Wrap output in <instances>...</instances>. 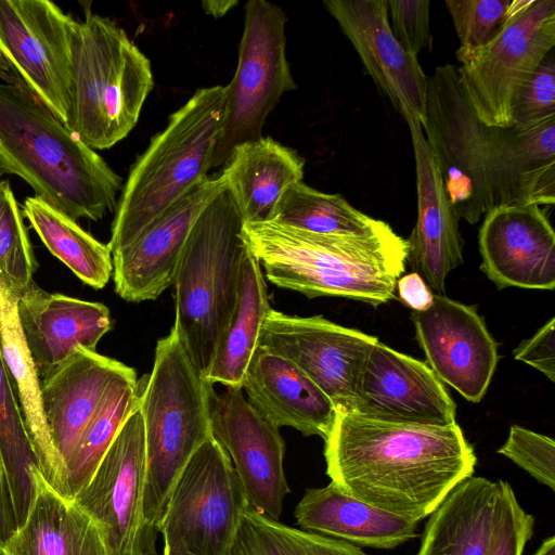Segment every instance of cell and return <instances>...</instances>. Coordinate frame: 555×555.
<instances>
[{
  "label": "cell",
  "mask_w": 555,
  "mask_h": 555,
  "mask_svg": "<svg viewBox=\"0 0 555 555\" xmlns=\"http://www.w3.org/2000/svg\"><path fill=\"white\" fill-rule=\"evenodd\" d=\"M426 141L459 219L477 223L493 208L555 202V117L488 126L466 100L456 66L427 76Z\"/></svg>",
  "instance_id": "obj_1"
},
{
  "label": "cell",
  "mask_w": 555,
  "mask_h": 555,
  "mask_svg": "<svg viewBox=\"0 0 555 555\" xmlns=\"http://www.w3.org/2000/svg\"><path fill=\"white\" fill-rule=\"evenodd\" d=\"M326 475L362 502L420 522L463 480L477 457L461 427L337 413L324 439Z\"/></svg>",
  "instance_id": "obj_2"
},
{
  "label": "cell",
  "mask_w": 555,
  "mask_h": 555,
  "mask_svg": "<svg viewBox=\"0 0 555 555\" xmlns=\"http://www.w3.org/2000/svg\"><path fill=\"white\" fill-rule=\"evenodd\" d=\"M241 235L272 284L308 298L387 302L408 257V241L389 224L369 235H337L274 221L244 222Z\"/></svg>",
  "instance_id": "obj_3"
},
{
  "label": "cell",
  "mask_w": 555,
  "mask_h": 555,
  "mask_svg": "<svg viewBox=\"0 0 555 555\" xmlns=\"http://www.w3.org/2000/svg\"><path fill=\"white\" fill-rule=\"evenodd\" d=\"M0 168L74 220L116 208L122 179L33 94L0 79Z\"/></svg>",
  "instance_id": "obj_4"
},
{
  "label": "cell",
  "mask_w": 555,
  "mask_h": 555,
  "mask_svg": "<svg viewBox=\"0 0 555 555\" xmlns=\"http://www.w3.org/2000/svg\"><path fill=\"white\" fill-rule=\"evenodd\" d=\"M139 385L146 448L143 516L158 531L179 475L212 435L215 390L173 327L157 341L152 372Z\"/></svg>",
  "instance_id": "obj_5"
},
{
  "label": "cell",
  "mask_w": 555,
  "mask_h": 555,
  "mask_svg": "<svg viewBox=\"0 0 555 555\" xmlns=\"http://www.w3.org/2000/svg\"><path fill=\"white\" fill-rule=\"evenodd\" d=\"M225 86L198 89L169 117L132 165L121 189L107 244L114 253L207 177L222 129Z\"/></svg>",
  "instance_id": "obj_6"
},
{
  "label": "cell",
  "mask_w": 555,
  "mask_h": 555,
  "mask_svg": "<svg viewBox=\"0 0 555 555\" xmlns=\"http://www.w3.org/2000/svg\"><path fill=\"white\" fill-rule=\"evenodd\" d=\"M152 89L150 60L114 21L85 9L72 36L66 127L94 151L109 149L134 128Z\"/></svg>",
  "instance_id": "obj_7"
},
{
  "label": "cell",
  "mask_w": 555,
  "mask_h": 555,
  "mask_svg": "<svg viewBox=\"0 0 555 555\" xmlns=\"http://www.w3.org/2000/svg\"><path fill=\"white\" fill-rule=\"evenodd\" d=\"M243 223L225 186L195 220L172 284V327L206 377L236 301L240 267L246 250L241 235Z\"/></svg>",
  "instance_id": "obj_8"
},
{
  "label": "cell",
  "mask_w": 555,
  "mask_h": 555,
  "mask_svg": "<svg viewBox=\"0 0 555 555\" xmlns=\"http://www.w3.org/2000/svg\"><path fill=\"white\" fill-rule=\"evenodd\" d=\"M555 46V1L512 0L499 33L480 50L460 60L457 79L477 118L511 127L519 86Z\"/></svg>",
  "instance_id": "obj_9"
},
{
  "label": "cell",
  "mask_w": 555,
  "mask_h": 555,
  "mask_svg": "<svg viewBox=\"0 0 555 555\" xmlns=\"http://www.w3.org/2000/svg\"><path fill=\"white\" fill-rule=\"evenodd\" d=\"M287 16L276 4L250 0L245 4L244 30L235 74L225 86L222 129L214 167L223 165L232 149L262 137L266 118L296 83L286 57Z\"/></svg>",
  "instance_id": "obj_10"
},
{
  "label": "cell",
  "mask_w": 555,
  "mask_h": 555,
  "mask_svg": "<svg viewBox=\"0 0 555 555\" xmlns=\"http://www.w3.org/2000/svg\"><path fill=\"white\" fill-rule=\"evenodd\" d=\"M249 506L233 464L211 435L179 475L158 532L192 555H225Z\"/></svg>",
  "instance_id": "obj_11"
},
{
  "label": "cell",
  "mask_w": 555,
  "mask_h": 555,
  "mask_svg": "<svg viewBox=\"0 0 555 555\" xmlns=\"http://www.w3.org/2000/svg\"><path fill=\"white\" fill-rule=\"evenodd\" d=\"M146 448L139 406L73 500L101 527L112 555H157L158 531L143 516Z\"/></svg>",
  "instance_id": "obj_12"
},
{
  "label": "cell",
  "mask_w": 555,
  "mask_h": 555,
  "mask_svg": "<svg viewBox=\"0 0 555 555\" xmlns=\"http://www.w3.org/2000/svg\"><path fill=\"white\" fill-rule=\"evenodd\" d=\"M77 20L48 0H0V52L65 126L72 103V36Z\"/></svg>",
  "instance_id": "obj_13"
},
{
  "label": "cell",
  "mask_w": 555,
  "mask_h": 555,
  "mask_svg": "<svg viewBox=\"0 0 555 555\" xmlns=\"http://www.w3.org/2000/svg\"><path fill=\"white\" fill-rule=\"evenodd\" d=\"M377 340L322 315H289L271 308L259 346L295 364L326 395L337 413H352L362 364Z\"/></svg>",
  "instance_id": "obj_14"
},
{
  "label": "cell",
  "mask_w": 555,
  "mask_h": 555,
  "mask_svg": "<svg viewBox=\"0 0 555 555\" xmlns=\"http://www.w3.org/2000/svg\"><path fill=\"white\" fill-rule=\"evenodd\" d=\"M210 427L233 464L249 506L279 520L289 492L284 474L285 442L280 428L253 408L242 388L214 392Z\"/></svg>",
  "instance_id": "obj_15"
},
{
  "label": "cell",
  "mask_w": 555,
  "mask_h": 555,
  "mask_svg": "<svg viewBox=\"0 0 555 555\" xmlns=\"http://www.w3.org/2000/svg\"><path fill=\"white\" fill-rule=\"evenodd\" d=\"M224 189L221 175L205 177L152 220L131 243L112 253L115 291L124 300H154L173 284L195 220Z\"/></svg>",
  "instance_id": "obj_16"
},
{
  "label": "cell",
  "mask_w": 555,
  "mask_h": 555,
  "mask_svg": "<svg viewBox=\"0 0 555 555\" xmlns=\"http://www.w3.org/2000/svg\"><path fill=\"white\" fill-rule=\"evenodd\" d=\"M411 315L428 366L466 400L479 402L490 385L499 353L476 307L435 294L428 309Z\"/></svg>",
  "instance_id": "obj_17"
},
{
  "label": "cell",
  "mask_w": 555,
  "mask_h": 555,
  "mask_svg": "<svg viewBox=\"0 0 555 555\" xmlns=\"http://www.w3.org/2000/svg\"><path fill=\"white\" fill-rule=\"evenodd\" d=\"M456 405L427 363L377 340L362 364L352 413L396 423L447 426Z\"/></svg>",
  "instance_id": "obj_18"
},
{
  "label": "cell",
  "mask_w": 555,
  "mask_h": 555,
  "mask_svg": "<svg viewBox=\"0 0 555 555\" xmlns=\"http://www.w3.org/2000/svg\"><path fill=\"white\" fill-rule=\"evenodd\" d=\"M326 11L359 54L365 70L408 120H426L427 76L390 29L386 0H326Z\"/></svg>",
  "instance_id": "obj_19"
},
{
  "label": "cell",
  "mask_w": 555,
  "mask_h": 555,
  "mask_svg": "<svg viewBox=\"0 0 555 555\" xmlns=\"http://www.w3.org/2000/svg\"><path fill=\"white\" fill-rule=\"evenodd\" d=\"M481 270L498 286L555 288V232L538 205L491 209L479 230Z\"/></svg>",
  "instance_id": "obj_20"
},
{
  "label": "cell",
  "mask_w": 555,
  "mask_h": 555,
  "mask_svg": "<svg viewBox=\"0 0 555 555\" xmlns=\"http://www.w3.org/2000/svg\"><path fill=\"white\" fill-rule=\"evenodd\" d=\"M17 317L40 383L79 348L96 351L113 325L105 305L48 293L35 282L18 295Z\"/></svg>",
  "instance_id": "obj_21"
},
{
  "label": "cell",
  "mask_w": 555,
  "mask_h": 555,
  "mask_svg": "<svg viewBox=\"0 0 555 555\" xmlns=\"http://www.w3.org/2000/svg\"><path fill=\"white\" fill-rule=\"evenodd\" d=\"M406 122L414 150L417 189V219L406 240V261L425 283L444 295L447 275L463 262L464 241L422 125L417 120Z\"/></svg>",
  "instance_id": "obj_22"
},
{
  "label": "cell",
  "mask_w": 555,
  "mask_h": 555,
  "mask_svg": "<svg viewBox=\"0 0 555 555\" xmlns=\"http://www.w3.org/2000/svg\"><path fill=\"white\" fill-rule=\"evenodd\" d=\"M242 390L253 408L275 427L327 437L336 410L326 395L287 359L258 346Z\"/></svg>",
  "instance_id": "obj_23"
},
{
  "label": "cell",
  "mask_w": 555,
  "mask_h": 555,
  "mask_svg": "<svg viewBox=\"0 0 555 555\" xmlns=\"http://www.w3.org/2000/svg\"><path fill=\"white\" fill-rule=\"evenodd\" d=\"M126 367L115 359L79 348L60 370L40 383L49 436L64 468L108 384Z\"/></svg>",
  "instance_id": "obj_24"
},
{
  "label": "cell",
  "mask_w": 555,
  "mask_h": 555,
  "mask_svg": "<svg viewBox=\"0 0 555 555\" xmlns=\"http://www.w3.org/2000/svg\"><path fill=\"white\" fill-rule=\"evenodd\" d=\"M294 516L302 530L357 546L390 550L418 537V522L352 498L333 482L307 489Z\"/></svg>",
  "instance_id": "obj_25"
},
{
  "label": "cell",
  "mask_w": 555,
  "mask_h": 555,
  "mask_svg": "<svg viewBox=\"0 0 555 555\" xmlns=\"http://www.w3.org/2000/svg\"><path fill=\"white\" fill-rule=\"evenodd\" d=\"M35 496L3 555H112L99 524L35 472Z\"/></svg>",
  "instance_id": "obj_26"
},
{
  "label": "cell",
  "mask_w": 555,
  "mask_h": 555,
  "mask_svg": "<svg viewBox=\"0 0 555 555\" xmlns=\"http://www.w3.org/2000/svg\"><path fill=\"white\" fill-rule=\"evenodd\" d=\"M305 160L271 138L234 146L221 176L244 222L269 220L283 192L304 177Z\"/></svg>",
  "instance_id": "obj_27"
},
{
  "label": "cell",
  "mask_w": 555,
  "mask_h": 555,
  "mask_svg": "<svg viewBox=\"0 0 555 555\" xmlns=\"http://www.w3.org/2000/svg\"><path fill=\"white\" fill-rule=\"evenodd\" d=\"M18 294L0 274V350L18 399L28 436L47 482L70 499L65 468L49 436L40 392V379L27 349L17 317Z\"/></svg>",
  "instance_id": "obj_28"
},
{
  "label": "cell",
  "mask_w": 555,
  "mask_h": 555,
  "mask_svg": "<svg viewBox=\"0 0 555 555\" xmlns=\"http://www.w3.org/2000/svg\"><path fill=\"white\" fill-rule=\"evenodd\" d=\"M496 482L470 476L429 515L416 555H488Z\"/></svg>",
  "instance_id": "obj_29"
},
{
  "label": "cell",
  "mask_w": 555,
  "mask_h": 555,
  "mask_svg": "<svg viewBox=\"0 0 555 555\" xmlns=\"http://www.w3.org/2000/svg\"><path fill=\"white\" fill-rule=\"evenodd\" d=\"M271 309L258 260L247 249L240 267L236 301L207 374L214 385L242 388L248 364L259 346L263 320Z\"/></svg>",
  "instance_id": "obj_30"
},
{
  "label": "cell",
  "mask_w": 555,
  "mask_h": 555,
  "mask_svg": "<svg viewBox=\"0 0 555 555\" xmlns=\"http://www.w3.org/2000/svg\"><path fill=\"white\" fill-rule=\"evenodd\" d=\"M23 216L49 251L85 284L103 288L113 275L112 251L76 220L38 196L24 201Z\"/></svg>",
  "instance_id": "obj_31"
},
{
  "label": "cell",
  "mask_w": 555,
  "mask_h": 555,
  "mask_svg": "<svg viewBox=\"0 0 555 555\" xmlns=\"http://www.w3.org/2000/svg\"><path fill=\"white\" fill-rule=\"evenodd\" d=\"M140 385L127 366L108 384L93 417L65 464L69 498L91 479L124 423L139 406Z\"/></svg>",
  "instance_id": "obj_32"
},
{
  "label": "cell",
  "mask_w": 555,
  "mask_h": 555,
  "mask_svg": "<svg viewBox=\"0 0 555 555\" xmlns=\"http://www.w3.org/2000/svg\"><path fill=\"white\" fill-rule=\"evenodd\" d=\"M267 221L337 235H369L388 224L358 210L341 195L323 193L302 181L283 192Z\"/></svg>",
  "instance_id": "obj_33"
},
{
  "label": "cell",
  "mask_w": 555,
  "mask_h": 555,
  "mask_svg": "<svg viewBox=\"0 0 555 555\" xmlns=\"http://www.w3.org/2000/svg\"><path fill=\"white\" fill-rule=\"evenodd\" d=\"M0 456L18 527L35 496L34 474L39 461L27 433L17 396L0 350ZM41 472V470H40Z\"/></svg>",
  "instance_id": "obj_34"
},
{
  "label": "cell",
  "mask_w": 555,
  "mask_h": 555,
  "mask_svg": "<svg viewBox=\"0 0 555 555\" xmlns=\"http://www.w3.org/2000/svg\"><path fill=\"white\" fill-rule=\"evenodd\" d=\"M225 555H367L359 546L271 519L248 506Z\"/></svg>",
  "instance_id": "obj_35"
},
{
  "label": "cell",
  "mask_w": 555,
  "mask_h": 555,
  "mask_svg": "<svg viewBox=\"0 0 555 555\" xmlns=\"http://www.w3.org/2000/svg\"><path fill=\"white\" fill-rule=\"evenodd\" d=\"M8 180L0 181V274L20 295L33 282L36 257Z\"/></svg>",
  "instance_id": "obj_36"
},
{
  "label": "cell",
  "mask_w": 555,
  "mask_h": 555,
  "mask_svg": "<svg viewBox=\"0 0 555 555\" xmlns=\"http://www.w3.org/2000/svg\"><path fill=\"white\" fill-rule=\"evenodd\" d=\"M512 0H446L461 47L457 60L485 47L503 26Z\"/></svg>",
  "instance_id": "obj_37"
},
{
  "label": "cell",
  "mask_w": 555,
  "mask_h": 555,
  "mask_svg": "<svg viewBox=\"0 0 555 555\" xmlns=\"http://www.w3.org/2000/svg\"><path fill=\"white\" fill-rule=\"evenodd\" d=\"M498 493L488 555H522L534 529V517L518 502L513 487L496 481Z\"/></svg>",
  "instance_id": "obj_38"
},
{
  "label": "cell",
  "mask_w": 555,
  "mask_h": 555,
  "mask_svg": "<svg viewBox=\"0 0 555 555\" xmlns=\"http://www.w3.org/2000/svg\"><path fill=\"white\" fill-rule=\"evenodd\" d=\"M496 452L555 491V442L552 438L513 425L506 441Z\"/></svg>",
  "instance_id": "obj_39"
},
{
  "label": "cell",
  "mask_w": 555,
  "mask_h": 555,
  "mask_svg": "<svg viewBox=\"0 0 555 555\" xmlns=\"http://www.w3.org/2000/svg\"><path fill=\"white\" fill-rule=\"evenodd\" d=\"M555 117V59L551 51L519 86L512 102L513 125L528 126Z\"/></svg>",
  "instance_id": "obj_40"
},
{
  "label": "cell",
  "mask_w": 555,
  "mask_h": 555,
  "mask_svg": "<svg viewBox=\"0 0 555 555\" xmlns=\"http://www.w3.org/2000/svg\"><path fill=\"white\" fill-rule=\"evenodd\" d=\"M388 21L396 40L410 54L417 56L431 50L428 0H386Z\"/></svg>",
  "instance_id": "obj_41"
},
{
  "label": "cell",
  "mask_w": 555,
  "mask_h": 555,
  "mask_svg": "<svg viewBox=\"0 0 555 555\" xmlns=\"http://www.w3.org/2000/svg\"><path fill=\"white\" fill-rule=\"evenodd\" d=\"M554 326L555 318H551L531 338L522 340L514 350L515 359L539 370L551 382L555 380Z\"/></svg>",
  "instance_id": "obj_42"
},
{
  "label": "cell",
  "mask_w": 555,
  "mask_h": 555,
  "mask_svg": "<svg viewBox=\"0 0 555 555\" xmlns=\"http://www.w3.org/2000/svg\"><path fill=\"white\" fill-rule=\"evenodd\" d=\"M396 287L400 300L413 309V311H424L433 304V294L425 281L416 272L399 278Z\"/></svg>",
  "instance_id": "obj_43"
},
{
  "label": "cell",
  "mask_w": 555,
  "mask_h": 555,
  "mask_svg": "<svg viewBox=\"0 0 555 555\" xmlns=\"http://www.w3.org/2000/svg\"><path fill=\"white\" fill-rule=\"evenodd\" d=\"M17 528L15 509L0 456V555H3L8 541Z\"/></svg>",
  "instance_id": "obj_44"
},
{
  "label": "cell",
  "mask_w": 555,
  "mask_h": 555,
  "mask_svg": "<svg viewBox=\"0 0 555 555\" xmlns=\"http://www.w3.org/2000/svg\"><path fill=\"white\" fill-rule=\"evenodd\" d=\"M236 4V0H205L202 2L203 10L216 18L227 14Z\"/></svg>",
  "instance_id": "obj_45"
},
{
  "label": "cell",
  "mask_w": 555,
  "mask_h": 555,
  "mask_svg": "<svg viewBox=\"0 0 555 555\" xmlns=\"http://www.w3.org/2000/svg\"><path fill=\"white\" fill-rule=\"evenodd\" d=\"M0 79L4 81H15L16 79H20L13 69L11 68L8 61L4 59V56L0 52Z\"/></svg>",
  "instance_id": "obj_46"
},
{
  "label": "cell",
  "mask_w": 555,
  "mask_h": 555,
  "mask_svg": "<svg viewBox=\"0 0 555 555\" xmlns=\"http://www.w3.org/2000/svg\"><path fill=\"white\" fill-rule=\"evenodd\" d=\"M533 555H555V537L544 539Z\"/></svg>",
  "instance_id": "obj_47"
},
{
  "label": "cell",
  "mask_w": 555,
  "mask_h": 555,
  "mask_svg": "<svg viewBox=\"0 0 555 555\" xmlns=\"http://www.w3.org/2000/svg\"><path fill=\"white\" fill-rule=\"evenodd\" d=\"M163 555H192V554H190L179 547H169V546L164 545Z\"/></svg>",
  "instance_id": "obj_48"
},
{
  "label": "cell",
  "mask_w": 555,
  "mask_h": 555,
  "mask_svg": "<svg viewBox=\"0 0 555 555\" xmlns=\"http://www.w3.org/2000/svg\"><path fill=\"white\" fill-rule=\"evenodd\" d=\"M3 173H4V172H3V171H2V169L0 168V181H1V178H2V175H3Z\"/></svg>",
  "instance_id": "obj_49"
}]
</instances>
